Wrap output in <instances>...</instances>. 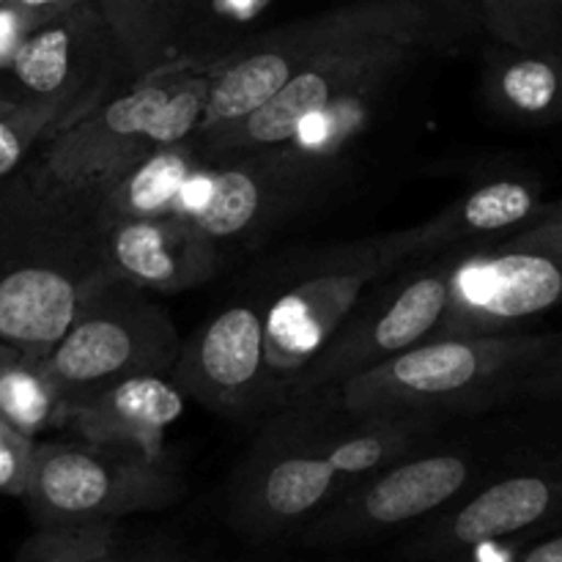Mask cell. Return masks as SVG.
<instances>
[{
  "instance_id": "obj_1",
  "label": "cell",
  "mask_w": 562,
  "mask_h": 562,
  "mask_svg": "<svg viewBox=\"0 0 562 562\" xmlns=\"http://www.w3.org/2000/svg\"><path fill=\"white\" fill-rule=\"evenodd\" d=\"M110 280L97 223L49 201L22 170L0 181V344L44 360Z\"/></svg>"
},
{
  "instance_id": "obj_2",
  "label": "cell",
  "mask_w": 562,
  "mask_h": 562,
  "mask_svg": "<svg viewBox=\"0 0 562 562\" xmlns=\"http://www.w3.org/2000/svg\"><path fill=\"white\" fill-rule=\"evenodd\" d=\"M558 333L428 338L329 390L351 417L470 415L516 398Z\"/></svg>"
},
{
  "instance_id": "obj_3",
  "label": "cell",
  "mask_w": 562,
  "mask_h": 562,
  "mask_svg": "<svg viewBox=\"0 0 562 562\" xmlns=\"http://www.w3.org/2000/svg\"><path fill=\"white\" fill-rule=\"evenodd\" d=\"M439 20L442 11L426 0H355L258 33L231 53L217 55L206 108L192 143L206 154L209 146L228 135L329 49L360 38L401 33L437 38Z\"/></svg>"
},
{
  "instance_id": "obj_4",
  "label": "cell",
  "mask_w": 562,
  "mask_h": 562,
  "mask_svg": "<svg viewBox=\"0 0 562 562\" xmlns=\"http://www.w3.org/2000/svg\"><path fill=\"white\" fill-rule=\"evenodd\" d=\"M198 55H173L146 75L115 82L102 102L33 151L22 173L42 195L97 223L110 187L154 151V119L195 66Z\"/></svg>"
},
{
  "instance_id": "obj_5",
  "label": "cell",
  "mask_w": 562,
  "mask_h": 562,
  "mask_svg": "<svg viewBox=\"0 0 562 562\" xmlns=\"http://www.w3.org/2000/svg\"><path fill=\"white\" fill-rule=\"evenodd\" d=\"M562 307V198L508 236L450 261L448 305L434 338L499 335Z\"/></svg>"
},
{
  "instance_id": "obj_6",
  "label": "cell",
  "mask_w": 562,
  "mask_h": 562,
  "mask_svg": "<svg viewBox=\"0 0 562 562\" xmlns=\"http://www.w3.org/2000/svg\"><path fill=\"white\" fill-rule=\"evenodd\" d=\"M179 494L181 481L168 461L140 450L88 439H38L22 503L36 527H64L168 508Z\"/></svg>"
},
{
  "instance_id": "obj_7",
  "label": "cell",
  "mask_w": 562,
  "mask_h": 562,
  "mask_svg": "<svg viewBox=\"0 0 562 562\" xmlns=\"http://www.w3.org/2000/svg\"><path fill=\"white\" fill-rule=\"evenodd\" d=\"M124 280H110L88 300L69 333L49 349L42 366L64 404L75 395L135 373L170 376L181 351L173 318L162 305Z\"/></svg>"
},
{
  "instance_id": "obj_8",
  "label": "cell",
  "mask_w": 562,
  "mask_h": 562,
  "mask_svg": "<svg viewBox=\"0 0 562 562\" xmlns=\"http://www.w3.org/2000/svg\"><path fill=\"white\" fill-rule=\"evenodd\" d=\"M481 483L467 450H420L346 486L300 530L305 547H351L423 525Z\"/></svg>"
},
{
  "instance_id": "obj_9",
  "label": "cell",
  "mask_w": 562,
  "mask_h": 562,
  "mask_svg": "<svg viewBox=\"0 0 562 562\" xmlns=\"http://www.w3.org/2000/svg\"><path fill=\"white\" fill-rule=\"evenodd\" d=\"M450 261L382 283L351 307L338 333L291 376V398L305 401L382 366L390 357L434 338L448 305Z\"/></svg>"
},
{
  "instance_id": "obj_10",
  "label": "cell",
  "mask_w": 562,
  "mask_h": 562,
  "mask_svg": "<svg viewBox=\"0 0 562 562\" xmlns=\"http://www.w3.org/2000/svg\"><path fill=\"white\" fill-rule=\"evenodd\" d=\"M404 261H409V250L401 231L355 241L274 296L263 311L267 371L296 376L338 333L362 294Z\"/></svg>"
},
{
  "instance_id": "obj_11",
  "label": "cell",
  "mask_w": 562,
  "mask_h": 562,
  "mask_svg": "<svg viewBox=\"0 0 562 562\" xmlns=\"http://www.w3.org/2000/svg\"><path fill=\"white\" fill-rule=\"evenodd\" d=\"M562 527V445L554 453L510 470L475 488L423 521L406 543L412 560L442 562L486 547Z\"/></svg>"
},
{
  "instance_id": "obj_12",
  "label": "cell",
  "mask_w": 562,
  "mask_h": 562,
  "mask_svg": "<svg viewBox=\"0 0 562 562\" xmlns=\"http://www.w3.org/2000/svg\"><path fill=\"white\" fill-rule=\"evenodd\" d=\"M434 36H371L329 49L307 64L294 80L285 82L267 104L247 115L239 126L206 148V157H228L239 151L283 148L296 135L302 121L351 93L384 88L398 69H404Z\"/></svg>"
},
{
  "instance_id": "obj_13",
  "label": "cell",
  "mask_w": 562,
  "mask_h": 562,
  "mask_svg": "<svg viewBox=\"0 0 562 562\" xmlns=\"http://www.w3.org/2000/svg\"><path fill=\"white\" fill-rule=\"evenodd\" d=\"M346 486L313 442L261 445L236 475L231 492V525L250 538H278L302 530Z\"/></svg>"
},
{
  "instance_id": "obj_14",
  "label": "cell",
  "mask_w": 562,
  "mask_h": 562,
  "mask_svg": "<svg viewBox=\"0 0 562 562\" xmlns=\"http://www.w3.org/2000/svg\"><path fill=\"white\" fill-rule=\"evenodd\" d=\"M324 165L285 148L214 157L203 203L190 220L214 245L256 236L294 201L313 190Z\"/></svg>"
},
{
  "instance_id": "obj_15",
  "label": "cell",
  "mask_w": 562,
  "mask_h": 562,
  "mask_svg": "<svg viewBox=\"0 0 562 562\" xmlns=\"http://www.w3.org/2000/svg\"><path fill=\"white\" fill-rule=\"evenodd\" d=\"M267 376L263 311L250 302L220 311L190 344H181L170 371L181 393L220 415H241Z\"/></svg>"
},
{
  "instance_id": "obj_16",
  "label": "cell",
  "mask_w": 562,
  "mask_h": 562,
  "mask_svg": "<svg viewBox=\"0 0 562 562\" xmlns=\"http://www.w3.org/2000/svg\"><path fill=\"white\" fill-rule=\"evenodd\" d=\"M126 69L97 0L33 27L9 64L16 97H53L93 86Z\"/></svg>"
},
{
  "instance_id": "obj_17",
  "label": "cell",
  "mask_w": 562,
  "mask_h": 562,
  "mask_svg": "<svg viewBox=\"0 0 562 562\" xmlns=\"http://www.w3.org/2000/svg\"><path fill=\"white\" fill-rule=\"evenodd\" d=\"M184 415V393L162 373H135L75 395L64 404V428L77 439L124 445L168 461L165 437Z\"/></svg>"
},
{
  "instance_id": "obj_18",
  "label": "cell",
  "mask_w": 562,
  "mask_h": 562,
  "mask_svg": "<svg viewBox=\"0 0 562 562\" xmlns=\"http://www.w3.org/2000/svg\"><path fill=\"white\" fill-rule=\"evenodd\" d=\"M104 258L124 283L151 294L195 289L220 269V245L179 214L126 220L104 231Z\"/></svg>"
},
{
  "instance_id": "obj_19",
  "label": "cell",
  "mask_w": 562,
  "mask_h": 562,
  "mask_svg": "<svg viewBox=\"0 0 562 562\" xmlns=\"http://www.w3.org/2000/svg\"><path fill=\"white\" fill-rule=\"evenodd\" d=\"M547 206L538 181L527 176H503L477 184L467 195L434 214L415 228L401 231L409 258L453 250L464 245H483L508 236L536 220Z\"/></svg>"
},
{
  "instance_id": "obj_20",
  "label": "cell",
  "mask_w": 562,
  "mask_h": 562,
  "mask_svg": "<svg viewBox=\"0 0 562 562\" xmlns=\"http://www.w3.org/2000/svg\"><path fill=\"white\" fill-rule=\"evenodd\" d=\"M483 99L499 119L519 126L562 124V53L499 44L483 69Z\"/></svg>"
},
{
  "instance_id": "obj_21",
  "label": "cell",
  "mask_w": 562,
  "mask_h": 562,
  "mask_svg": "<svg viewBox=\"0 0 562 562\" xmlns=\"http://www.w3.org/2000/svg\"><path fill=\"white\" fill-rule=\"evenodd\" d=\"M206 159L192 140L154 148L110 187L97 212V225L108 231L126 220L168 217L176 212L181 187Z\"/></svg>"
},
{
  "instance_id": "obj_22",
  "label": "cell",
  "mask_w": 562,
  "mask_h": 562,
  "mask_svg": "<svg viewBox=\"0 0 562 562\" xmlns=\"http://www.w3.org/2000/svg\"><path fill=\"white\" fill-rule=\"evenodd\" d=\"M437 420L426 417H357V426L311 439L338 475L355 483L420 453Z\"/></svg>"
},
{
  "instance_id": "obj_23",
  "label": "cell",
  "mask_w": 562,
  "mask_h": 562,
  "mask_svg": "<svg viewBox=\"0 0 562 562\" xmlns=\"http://www.w3.org/2000/svg\"><path fill=\"white\" fill-rule=\"evenodd\" d=\"M130 77L146 75L173 58L181 27L206 0H97Z\"/></svg>"
},
{
  "instance_id": "obj_24",
  "label": "cell",
  "mask_w": 562,
  "mask_h": 562,
  "mask_svg": "<svg viewBox=\"0 0 562 562\" xmlns=\"http://www.w3.org/2000/svg\"><path fill=\"white\" fill-rule=\"evenodd\" d=\"M115 86V77L99 80L93 86L75 88L53 97H25L0 113V181L25 168L38 146L53 132L80 119L86 110L102 102Z\"/></svg>"
},
{
  "instance_id": "obj_25",
  "label": "cell",
  "mask_w": 562,
  "mask_h": 562,
  "mask_svg": "<svg viewBox=\"0 0 562 562\" xmlns=\"http://www.w3.org/2000/svg\"><path fill=\"white\" fill-rule=\"evenodd\" d=\"M0 420L33 439L64 426V395L47 376L42 360L14 351L0 366Z\"/></svg>"
},
{
  "instance_id": "obj_26",
  "label": "cell",
  "mask_w": 562,
  "mask_h": 562,
  "mask_svg": "<svg viewBox=\"0 0 562 562\" xmlns=\"http://www.w3.org/2000/svg\"><path fill=\"white\" fill-rule=\"evenodd\" d=\"M475 14L497 44L562 53V0H475Z\"/></svg>"
},
{
  "instance_id": "obj_27",
  "label": "cell",
  "mask_w": 562,
  "mask_h": 562,
  "mask_svg": "<svg viewBox=\"0 0 562 562\" xmlns=\"http://www.w3.org/2000/svg\"><path fill=\"white\" fill-rule=\"evenodd\" d=\"M124 549L119 521L36 527V532L20 547L14 562H115Z\"/></svg>"
},
{
  "instance_id": "obj_28",
  "label": "cell",
  "mask_w": 562,
  "mask_h": 562,
  "mask_svg": "<svg viewBox=\"0 0 562 562\" xmlns=\"http://www.w3.org/2000/svg\"><path fill=\"white\" fill-rule=\"evenodd\" d=\"M38 439L16 431L5 420H0V494L22 499L31 475L33 450Z\"/></svg>"
},
{
  "instance_id": "obj_29",
  "label": "cell",
  "mask_w": 562,
  "mask_h": 562,
  "mask_svg": "<svg viewBox=\"0 0 562 562\" xmlns=\"http://www.w3.org/2000/svg\"><path fill=\"white\" fill-rule=\"evenodd\" d=\"M519 395L536 401H562V333L554 335L552 349L532 368V373L521 384Z\"/></svg>"
},
{
  "instance_id": "obj_30",
  "label": "cell",
  "mask_w": 562,
  "mask_h": 562,
  "mask_svg": "<svg viewBox=\"0 0 562 562\" xmlns=\"http://www.w3.org/2000/svg\"><path fill=\"white\" fill-rule=\"evenodd\" d=\"M86 3H91V0H5L9 9H14L22 20L31 22V27L60 20V16L71 14Z\"/></svg>"
},
{
  "instance_id": "obj_31",
  "label": "cell",
  "mask_w": 562,
  "mask_h": 562,
  "mask_svg": "<svg viewBox=\"0 0 562 562\" xmlns=\"http://www.w3.org/2000/svg\"><path fill=\"white\" fill-rule=\"evenodd\" d=\"M510 562H562V527L521 541L519 552Z\"/></svg>"
},
{
  "instance_id": "obj_32",
  "label": "cell",
  "mask_w": 562,
  "mask_h": 562,
  "mask_svg": "<svg viewBox=\"0 0 562 562\" xmlns=\"http://www.w3.org/2000/svg\"><path fill=\"white\" fill-rule=\"evenodd\" d=\"M115 562H179V554L165 543H151L140 549H124Z\"/></svg>"
},
{
  "instance_id": "obj_33",
  "label": "cell",
  "mask_w": 562,
  "mask_h": 562,
  "mask_svg": "<svg viewBox=\"0 0 562 562\" xmlns=\"http://www.w3.org/2000/svg\"><path fill=\"white\" fill-rule=\"evenodd\" d=\"M426 3H431L434 9H450V5L453 3H461V5H472V9H475V0H426Z\"/></svg>"
},
{
  "instance_id": "obj_34",
  "label": "cell",
  "mask_w": 562,
  "mask_h": 562,
  "mask_svg": "<svg viewBox=\"0 0 562 562\" xmlns=\"http://www.w3.org/2000/svg\"><path fill=\"white\" fill-rule=\"evenodd\" d=\"M14 102H20V99H16L14 93H9V91H3V88H0V113H5V110H9Z\"/></svg>"
},
{
  "instance_id": "obj_35",
  "label": "cell",
  "mask_w": 562,
  "mask_h": 562,
  "mask_svg": "<svg viewBox=\"0 0 562 562\" xmlns=\"http://www.w3.org/2000/svg\"><path fill=\"white\" fill-rule=\"evenodd\" d=\"M11 355H14V349H9V346H3V344H0V366H3V362L9 360Z\"/></svg>"
},
{
  "instance_id": "obj_36",
  "label": "cell",
  "mask_w": 562,
  "mask_h": 562,
  "mask_svg": "<svg viewBox=\"0 0 562 562\" xmlns=\"http://www.w3.org/2000/svg\"><path fill=\"white\" fill-rule=\"evenodd\" d=\"M3 5H5V0H0V9H3Z\"/></svg>"
}]
</instances>
